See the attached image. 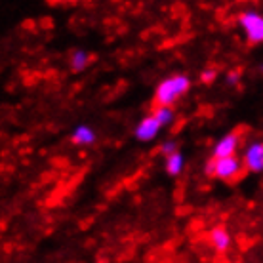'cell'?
<instances>
[{"instance_id":"6da1fadb","label":"cell","mask_w":263,"mask_h":263,"mask_svg":"<svg viewBox=\"0 0 263 263\" xmlns=\"http://www.w3.org/2000/svg\"><path fill=\"white\" fill-rule=\"evenodd\" d=\"M191 88V80L187 74H174L164 79L157 86L155 101L158 107H174V103L181 99Z\"/></svg>"},{"instance_id":"7a4b0ae2","label":"cell","mask_w":263,"mask_h":263,"mask_svg":"<svg viewBox=\"0 0 263 263\" xmlns=\"http://www.w3.org/2000/svg\"><path fill=\"white\" fill-rule=\"evenodd\" d=\"M238 25L242 27L246 40L250 44H261L263 42V13L256 10H246L238 15Z\"/></svg>"},{"instance_id":"3957f363","label":"cell","mask_w":263,"mask_h":263,"mask_svg":"<svg viewBox=\"0 0 263 263\" xmlns=\"http://www.w3.org/2000/svg\"><path fill=\"white\" fill-rule=\"evenodd\" d=\"M244 162L238 160L237 157H227V158H216V172L214 178L221 179V181H233L240 176Z\"/></svg>"},{"instance_id":"277c9868","label":"cell","mask_w":263,"mask_h":263,"mask_svg":"<svg viewBox=\"0 0 263 263\" xmlns=\"http://www.w3.org/2000/svg\"><path fill=\"white\" fill-rule=\"evenodd\" d=\"M238 143H240V136H238L237 132L225 134L223 138L216 143V147H214V158L235 157V153H237V149H238Z\"/></svg>"},{"instance_id":"5b68a950","label":"cell","mask_w":263,"mask_h":263,"mask_svg":"<svg viewBox=\"0 0 263 263\" xmlns=\"http://www.w3.org/2000/svg\"><path fill=\"white\" fill-rule=\"evenodd\" d=\"M242 162L246 170L250 172H263V141H254L248 145V149L244 151Z\"/></svg>"},{"instance_id":"8992f818","label":"cell","mask_w":263,"mask_h":263,"mask_svg":"<svg viewBox=\"0 0 263 263\" xmlns=\"http://www.w3.org/2000/svg\"><path fill=\"white\" fill-rule=\"evenodd\" d=\"M160 122H158L155 117H145V119L139 120V124L136 126V132H134V136H136V139H139V141H143V143H147V141H153V139L158 136V132H160Z\"/></svg>"},{"instance_id":"52a82bcc","label":"cell","mask_w":263,"mask_h":263,"mask_svg":"<svg viewBox=\"0 0 263 263\" xmlns=\"http://www.w3.org/2000/svg\"><path fill=\"white\" fill-rule=\"evenodd\" d=\"M210 244L214 246V250L217 252H227L231 246V235L229 231L225 229V227H214L210 231Z\"/></svg>"},{"instance_id":"ba28073f","label":"cell","mask_w":263,"mask_h":263,"mask_svg":"<svg viewBox=\"0 0 263 263\" xmlns=\"http://www.w3.org/2000/svg\"><path fill=\"white\" fill-rule=\"evenodd\" d=\"M72 143L74 145H93L96 143V132H93V128H90V126L86 124H80L74 128V132H72Z\"/></svg>"},{"instance_id":"9c48e42d","label":"cell","mask_w":263,"mask_h":263,"mask_svg":"<svg viewBox=\"0 0 263 263\" xmlns=\"http://www.w3.org/2000/svg\"><path fill=\"white\" fill-rule=\"evenodd\" d=\"M183 168H185V157L179 151L166 158V172L170 176H179L183 172Z\"/></svg>"},{"instance_id":"30bf717a","label":"cell","mask_w":263,"mask_h":263,"mask_svg":"<svg viewBox=\"0 0 263 263\" xmlns=\"http://www.w3.org/2000/svg\"><path fill=\"white\" fill-rule=\"evenodd\" d=\"M71 69L74 72H80V71H84L86 65L90 63V53L84 52V50H74L71 55Z\"/></svg>"},{"instance_id":"8fae6325","label":"cell","mask_w":263,"mask_h":263,"mask_svg":"<svg viewBox=\"0 0 263 263\" xmlns=\"http://www.w3.org/2000/svg\"><path fill=\"white\" fill-rule=\"evenodd\" d=\"M153 117L160 122V126H170L174 120H176V112L172 107H155V111H153Z\"/></svg>"},{"instance_id":"7c38bea8","label":"cell","mask_w":263,"mask_h":263,"mask_svg":"<svg viewBox=\"0 0 263 263\" xmlns=\"http://www.w3.org/2000/svg\"><path fill=\"white\" fill-rule=\"evenodd\" d=\"M160 151H162V155H164L166 158L168 157H172V155H174V153H178L179 149H178V143H176V141H164V143H162V147H160Z\"/></svg>"},{"instance_id":"4fadbf2b","label":"cell","mask_w":263,"mask_h":263,"mask_svg":"<svg viewBox=\"0 0 263 263\" xmlns=\"http://www.w3.org/2000/svg\"><path fill=\"white\" fill-rule=\"evenodd\" d=\"M216 74H217V71L216 69H204L202 71V74H200V80H202L204 84H212L214 80H216Z\"/></svg>"},{"instance_id":"5bb4252c","label":"cell","mask_w":263,"mask_h":263,"mask_svg":"<svg viewBox=\"0 0 263 263\" xmlns=\"http://www.w3.org/2000/svg\"><path fill=\"white\" fill-rule=\"evenodd\" d=\"M225 80H227V84L229 86H237L238 80H240V72L238 71H229L225 74Z\"/></svg>"},{"instance_id":"9a60e30c","label":"cell","mask_w":263,"mask_h":263,"mask_svg":"<svg viewBox=\"0 0 263 263\" xmlns=\"http://www.w3.org/2000/svg\"><path fill=\"white\" fill-rule=\"evenodd\" d=\"M214 172H216V158H212L210 162L206 164V174L208 176H214Z\"/></svg>"}]
</instances>
